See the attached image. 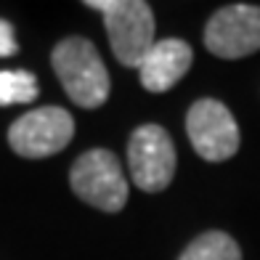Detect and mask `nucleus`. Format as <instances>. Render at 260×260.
I'll list each match as a JSON object with an SVG mask.
<instances>
[{"instance_id": "9", "label": "nucleus", "mask_w": 260, "mask_h": 260, "mask_svg": "<svg viewBox=\"0 0 260 260\" xmlns=\"http://www.w3.org/2000/svg\"><path fill=\"white\" fill-rule=\"evenodd\" d=\"M178 260H242V250L231 234L205 231L186 247Z\"/></svg>"}, {"instance_id": "6", "label": "nucleus", "mask_w": 260, "mask_h": 260, "mask_svg": "<svg viewBox=\"0 0 260 260\" xmlns=\"http://www.w3.org/2000/svg\"><path fill=\"white\" fill-rule=\"evenodd\" d=\"M188 141L205 162H226L239 151V125L218 99H199L186 112Z\"/></svg>"}, {"instance_id": "4", "label": "nucleus", "mask_w": 260, "mask_h": 260, "mask_svg": "<svg viewBox=\"0 0 260 260\" xmlns=\"http://www.w3.org/2000/svg\"><path fill=\"white\" fill-rule=\"evenodd\" d=\"M175 144L162 125L146 122L127 141V168L133 183L146 194L165 191L175 178Z\"/></svg>"}, {"instance_id": "5", "label": "nucleus", "mask_w": 260, "mask_h": 260, "mask_svg": "<svg viewBox=\"0 0 260 260\" xmlns=\"http://www.w3.org/2000/svg\"><path fill=\"white\" fill-rule=\"evenodd\" d=\"M75 138V117L61 106H40L8 127V146L24 159H45L58 154Z\"/></svg>"}, {"instance_id": "1", "label": "nucleus", "mask_w": 260, "mask_h": 260, "mask_svg": "<svg viewBox=\"0 0 260 260\" xmlns=\"http://www.w3.org/2000/svg\"><path fill=\"white\" fill-rule=\"evenodd\" d=\"M51 64L61 88L67 90V96L77 106L99 109V106L106 104L112 90L109 72H106V64L99 56L96 45L88 38L72 35V38H64L61 43H56L51 53Z\"/></svg>"}, {"instance_id": "11", "label": "nucleus", "mask_w": 260, "mask_h": 260, "mask_svg": "<svg viewBox=\"0 0 260 260\" xmlns=\"http://www.w3.org/2000/svg\"><path fill=\"white\" fill-rule=\"evenodd\" d=\"M16 51H19V45H16L14 27H11L6 19H0V58H6V56H16Z\"/></svg>"}, {"instance_id": "3", "label": "nucleus", "mask_w": 260, "mask_h": 260, "mask_svg": "<svg viewBox=\"0 0 260 260\" xmlns=\"http://www.w3.org/2000/svg\"><path fill=\"white\" fill-rule=\"evenodd\" d=\"M69 188L101 212H120L127 202V181L120 159L109 149H90L80 154L69 170Z\"/></svg>"}, {"instance_id": "7", "label": "nucleus", "mask_w": 260, "mask_h": 260, "mask_svg": "<svg viewBox=\"0 0 260 260\" xmlns=\"http://www.w3.org/2000/svg\"><path fill=\"white\" fill-rule=\"evenodd\" d=\"M205 48L218 58H244L260 51V6L231 3L207 19L202 32Z\"/></svg>"}, {"instance_id": "8", "label": "nucleus", "mask_w": 260, "mask_h": 260, "mask_svg": "<svg viewBox=\"0 0 260 260\" xmlns=\"http://www.w3.org/2000/svg\"><path fill=\"white\" fill-rule=\"evenodd\" d=\"M194 53L191 45L181 38H162L151 45L138 67V80L149 93H165L178 85L183 75L191 69Z\"/></svg>"}, {"instance_id": "10", "label": "nucleus", "mask_w": 260, "mask_h": 260, "mask_svg": "<svg viewBox=\"0 0 260 260\" xmlns=\"http://www.w3.org/2000/svg\"><path fill=\"white\" fill-rule=\"evenodd\" d=\"M38 99V80L24 69L0 72V106L11 104H32Z\"/></svg>"}, {"instance_id": "2", "label": "nucleus", "mask_w": 260, "mask_h": 260, "mask_svg": "<svg viewBox=\"0 0 260 260\" xmlns=\"http://www.w3.org/2000/svg\"><path fill=\"white\" fill-rule=\"evenodd\" d=\"M88 8L101 11L112 53L122 67H141L154 45V11L146 0H88Z\"/></svg>"}]
</instances>
